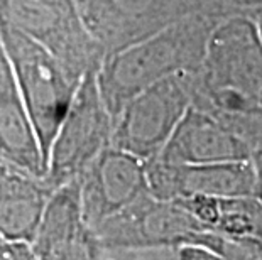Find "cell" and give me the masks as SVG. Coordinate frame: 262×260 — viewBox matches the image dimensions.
Masks as SVG:
<instances>
[{
  "label": "cell",
  "instance_id": "obj_1",
  "mask_svg": "<svg viewBox=\"0 0 262 260\" xmlns=\"http://www.w3.org/2000/svg\"><path fill=\"white\" fill-rule=\"evenodd\" d=\"M186 85L191 107L216 120L262 113V41L254 19H222Z\"/></svg>",
  "mask_w": 262,
  "mask_h": 260
},
{
  "label": "cell",
  "instance_id": "obj_2",
  "mask_svg": "<svg viewBox=\"0 0 262 260\" xmlns=\"http://www.w3.org/2000/svg\"><path fill=\"white\" fill-rule=\"evenodd\" d=\"M220 20L189 12L141 41L105 54L97 69V85L112 119L147 86L196 69L210 32Z\"/></svg>",
  "mask_w": 262,
  "mask_h": 260
},
{
  "label": "cell",
  "instance_id": "obj_3",
  "mask_svg": "<svg viewBox=\"0 0 262 260\" xmlns=\"http://www.w3.org/2000/svg\"><path fill=\"white\" fill-rule=\"evenodd\" d=\"M0 41L15 85L41 144L44 159L59 124L68 112L81 78L51 53L0 20Z\"/></svg>",
  "mask_w": 262,
  "mask_h": 260
},
{
  "label": "cell",
  "instance_id": "obj_4",
  "mask_svg": "<svg viewBox=\"0 0 262 260\" xmlns=\"http://www.w3.org/2000/svg\"><path fill=\"white\" fill-rule=\"evenodd\" d=\"M0 20L17 29L83 78L105 58L75 0H0Z\"/></svg>",
  "mask_w": 262,
  "mask_h": 260
},
{
  "label": "cell",
  "instance_id": "obj_5",
  "mask_svg": "<svg viewBox=\"0 0 262 260\" xmlns=\"http://www.w3.org/2000/svg\"><path fill=\"white\" fill-rule=\"evenodd\" d=\"M114 119L102 100L97 71L81 78L71 105L59 124L46 159L48 184L56 187L76 181L105 149L112 146Z\"/></svg>",
  "mask_w": 262,
  "mask_h": 260
},
{
  "label": "cell",
  "instance_id": "obj_6",
  "mask_svg": "<svg viewBox=\"0 0 262 260\" xmlns=\"http://www.w3.org/2000/svg\"><path fill=\"white\" fill-rule=\"evenodd\" d=\"M189 107L186 73L154 83L132 97L117 113L112 147L149 162L159 156Z\"/></svg>",
  "mask_w": 262,
  "mask_h": 260
},
{
  "label": "cell",
  "instance_id": "obj_7",
  "mask_svg": "<svg viewBox=\"0 0 262 260\" xmlns=\"http://www.w3.org/2000/svg\"><path fill=\"white\" fill-rule=\"evenodd\" d=\"M103 248H178L194 245L205 226L176 201L144 196L95 226Z\"/></svg>",
  "mask_w": 262,
  "mask_h": 260
},
{
  "label": "cell",
  "instance_id": "obj_8",
  "mask_svg": "<svg viewBox=\"0 0 262 260\" xmlns=\"http://www.w3.org/2000/svg\"><path fill=\"white\" fill-rule=\"evenodd\" d=\"M105 53L147 37L191 12L186 0H75Z\"/></svg>",
  "mask_w": 262,
  "mask_h": 260
},
{
  "label": "cell",
  "instance_id": "obj_9",
  "mask_svg": "<svg viewBox=\"0 0 262 260\" xmlns=\"http://www.w3.org/2000/svg\"><path fill=\"white\" fill-rule=\"evenodd\" d=\"M76 181L83 217L92 228L149 195L146 162L112 146Z\"/></svg>",
  "mask_w": 262,
  "mask_h": 260
},
{
  "label": "cell",
  "instance_id": "obj_10",
  "mask_svg": "<svg viewBox=\"0 0 262 260\" xmlns=\"http://www.w3.org/2000/svg\"><path fill=\"white\" fill-rule=\"evenodd\" d=\"M149 195L156 200L176 201L191 196H254V168L250 159L213 164L146 162Z\"/></svg>",
  "mask_w": 262,
  "mask_h": 260
},
{
  "label": "cell",
  "instance_id": "obj_11",
  "mask_svg": "<svg viewBox=\"0 0 262 260\" xmlns=\"http://www.w3.org/2000/svg\"><path fill=\"white\" fill-rule=\"evenodd\" d=\"M29 245L36 260H100L103 247L83 217L78 181L51 193Z\"/></svg>",
  "mask_w": 262,
  "mask_h": 260
},
{
  "label": "cell",
  "instance_id": "obj_12",
  "mask_svg": "<svg viewBox=\"0 0 262 260\" xmlns=\"http://www.w3.org/2000/svg\"><path fill=\"white\" fill-rule=\"evenodd\" d=\"M250 154L222 122L189 107L156 159L166 164H213L247 160Z\"/></svg>",
  "mask_w": 262,
  "mask_h": 260
},
{
  "label": "cell",
  "instance_id": "obj_13",
  "mask_svg": "<svg viewBox=\"0 0 262 260\" xmlns=\"http://www.w3.org/2000/svg\"><path fill=\"white\" fill-rule=\"evenodd\" d=\"M0 160L37 178H46V159L4 46L0 48Z\"/></svg>",
  "mask_w": 262,
  "mask_h": 260
},
{
  "label": "cell",
  "instance_id": "obj_14",
  "mask_svg": "<svg viewBox=\"0 0 262 260\" xmlns=\"http://www.w3.org/2000/svg\"><path fill=\"white\" fill-rule=\"evenodd\" d=\"M53 191L44 178L0 160V235L31 243Z\"/></svg>",
  "mask_w": 262,
  "mask_h": 260
},
{
  "label": "cell",
  "instance_id": "obj_15",
  "mask_svg": "<svg viewBox=\"0 0 262 260\" xmlns=\"http://www.w3.org/2000/svg\"><path fill=\"white\" fill-rule=\"evenodd\" d=\"M206 230L222 235H262V204L254 196H191L176 200Z\"/></svg>",
  "mask_w": 262,
  "mask_h": 260
},
{
  "label": "cell",
  "instance_id": "obj_16",
  "mask_svg": "<svg viewBox=\"0 0 262 260\" xmlns=\"http://www.w3.org/2000/svg\"><path fill=\"white\" fill-rule=\"evenodd\" d=\"M194 245H202L216 252L225 260H262V239L250 235H222L206 230Z\"/></svg>",
  "mask_w": 262,
  "mask_h": 260
},
{
  "label": "cell",
  "instance_id": "obj_17",
  "mask_svg": "<svg viewBox=\"0 0 262 260\" xmlns=\"http://www.w3.org/2000/svg\"><path fill=\"white\" fill-rule=\"evenodd\" d=\"M193 12H202L216 19H225L230 15H254L262 10V0H191Z\"/></svg>",
  "mask_w": 262,
  "mask_h": 260
},
{
  "label": "cell",
  "instance_id": "obj_18",
  "mask_svg": "<svg viewBox=\"0 0 262 260\" xmlns=\"http://www.w3.org/2000/svg\"><path fill=\"white\" fill-rule=\"evenodd\" d=\"M100 260H176V248H102Z\"/></svg>",
  "mask_w": 262,
  "mask_h": 260
},
{
  "label": "cell",
  "instance_id": "obj_19",
  "mask_svg": "<svg viewBox=\"0 0 262 260\" xmlns=\"http://www.w3.org/2000/svg\"><path fill=\"white\" fill-rule=\"evenodd\" d=\"M176 260H225L216 252L202 245H181L176 248Z\"/></svg>",
  "mask_w": 262,
  "mask_h": 260
},
{
  "label": "cell",
  "instance_id": "obj_20",
  "mask_svg": "<svg viewBox=\"0 0 262 260\" xmlns=\"http://www.w3.org/2000/svg\"><path fill=\"white\" fill-rule=\"evenodd\" d=\"M0 260H36V257L29 243L7 242L0 248Z\"/></svg>",
  "mask_w": 262,
  "mask_h": 260
},
{
  "label": "cell",
  "instance_id": "obj_21",
  "mask_svg": "<svg viewBox=\"0 0 262 260\" xmlns=\"http://www.w3.org/2000/svg\"><path fill=\"white\" fill-rule=\"evenodd\" d=\"M250 162H252L254 176H255L254 198L262 204V149H259V151H254L252 154H250Z\"/></svg>",
  "mask_w": 262,
  "mask_h": 260
},
{
  "label": "cell",
  "instance_id": "obj_22",
  "mask_svg": "<svg viewBox=\"0 0 262 260\" xmlns=\"http://www.w3.org/2000/svg\"><path fill=\"white\" fill-rule=\"evenodd\" d=\"M254 22H255V26H257L259 36H260V41H262V10H259V12L254 15Z\"/></svg>",
  "mask_w": 262,
  "mask_h": 260
},
{
  "label": "cell",
  "instance_id": "obj_23",
  "mask_svg": "<svg viewBox=\"0 0 262 260\" xmlns=\"http://www.w3.org/2000/svg\"><path fill=\"white\" fill-rule=\"evenodd\" d=\"M5 243H7V240H5L2 235H0V248H2V247L5 245Z\"/></svg>",
  "mask_w": 262,
  "mask_h": 260
},
{
  "label": "cell",
  "instance_id": "obj_24",
  "mask_svg": "<svg viewBox=\"0 0 262 260\" xmlns=\"http://www.w3.org/2000/svg\"><path fill=\"white\" fill-rule=\"evenodd\" d=\"M0 48H2V41H0Z\"/></svg>",
  "mask_w": 262,
  "mask_h": 260
},
{
  "label": "cell",
  "instance_id": "obj_25",
  "mask_svg": "<svg viewBox=\"0 0 262 260\" xmlns=\"http://www.w3.org/2000/svg\"><path fill=\"white\" fill-rule=\"evenodd\" d=\"M260 239H262V235H260Z\"/></svg>",
  "mask_w": 262,
  "mask_h": 260
}]
</instances>
